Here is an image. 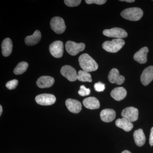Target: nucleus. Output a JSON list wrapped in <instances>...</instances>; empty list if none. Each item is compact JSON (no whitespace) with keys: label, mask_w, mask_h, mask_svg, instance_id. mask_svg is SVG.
<instances>
[{"label":"nucleus","mask_w":153,"mask_h":153,"mask_svg":"<svg viewBox=\"0 0 153 153\" xmlns=\"http://www.w3.org/2000/svg\"><path fill=\"white\" fill-rule=\"evenodd\" d=\"M79 64L84 71L89 72L95 71L98 68V65L90 55L86 53L82 54L79 56Z\"/></svg>","instance_id":"f257e3e1"},{"label":"nucleus","mask_w":153,"mask_h":153,"mask_svg":"<svg viewBox=\"0 0 153 153\" xmlns=\"http://www.w3.org/2000/svg\"><path fill=\"white\" fill-rule=\"evenodd\" d=\"M143 11L137 7L129 8L124 10L121 13V16L124 19L131 21H137L143 17Z\"/></svg>","instance_id":"f03ea898"},{"label":"nucleus","mask_w":153,"mask_h":153,"mask_svg":"<svg viewBox=\"0 0 153 153\" xmlns=\"http://www.w3.org/2000/svg\"><path fill=\"white\" fill-rule=\"evenodd\" d=\"M125 42L122 39H115L111 41H106L102 45V47L107 52L111 53H116L120 50Z\"/></svg>","instance_id":"7ed1b4c3"},{"label":"nucleus","mask_w":153,"mask_h":153,"mask_svg":"<svg viewBox=\"0 0 153 153\" xmlns=\"http://www.w3.org/2000/svg\"><path fill=\"white\" fill-rule=\"evenodd\" d=\"M65 47L68 54L72 56H75L84 50L85 44L82 43H76L72 41H68L66 43Z\"/></svg>","instance_id":"20e7f679"},{"label":"nucleus","mask_w":153,"mask_h":153,"mask_svg":"<svg viewBox=\"0 0 153 153\" xmlns=\"http://www.w3.org/2000/svg\"><path fill=\"white\" fill-rule=\"evenodd\" d=\"M51 29L57 34H62L66 29L65 22L62 18L55 17L52 18L50 22Z\"/></svg>","instance_id":"39448f33"},{"label":"nucleus","mask_w":153,"mask_h":153,"mask_svg":"<svg viewBox=\"0 0 153 153\" xmlns=\"http://www.w3.org/2000/svg\"><path fill=\"white\" fill-rule=\"evenodd\" d=\"M105 36L116 39H122L127 37L128 34L125 30L122 28L114 27L109 30H105L103 31Z\"/></svg>","instance_id":"423d86ee"},{"label":"nucleus","mask_w":153,"mask_h":153,"mask_svg":"<svg viewBox=\"0 0 153 153\" xmlns=\"http://www.w3.org/2000/svg\"><path fill=\"white\" fill-rule=\"evenodd\" d=\"M37 103L42 105H50L54 104L56 100L54 95L49 94H39L36 97Z\"/></svg>","instance_id":"0eeeda50"},{"label":"nucleus","mask_w":153,"mask_h":153,"mask_svg":"<svg viewBox=\"0 0 153 153\" xmlns=\"http://www.w3.org/2000/svg\"><path fill=\"white\" fill-rule=\"evenodd\" d=\"M49 49V52L53 57L60 58L63 55V43L60 41H54L50 44Z\"/></svg>","instance_id":"6e6552de"},{"label":"nucleus","mask_w":153,"mask_h":153,"mask_svg":"<svg viewBox=\"0 0 153 153\" xmlns=\"http://www.w3.org/2000/svg\"><path fill=\"white\" fill-rule=\"evenodd\" d=\"M60 73L71 82L76 81L77 79V73L76 70L69 65L63 66L60 70Z\"/></svg>","instance_id":"1a4fd4ad"},{"label":"nucleus","mask_w":153,"mask_h":153,"mask_svg":"<svg viewBox=\"0 0 153 153\" xmlns=\"http://www.w3.org/2000/svg\"><path fill=\"white\" fill-rule=\"evenodd\" d=\"M138 110L134 107L126 108L122 111L121 116L123 117L132 122L136 121L138 118Z\"/></svg>","instance_id":"9d476101"},{"label":"nucleus","mask_w":153,"mask_h":153,"mask_svg":"<svg viewBox=\"0 0 153 153\" xmlns=\"http://www.w3.org/2000/svg\"><path fill=\"white\" fill-rule=\"evenodd\" d=\"M108 80L111 83H116L117 85H121L124 82V76L120 74L119 71L117 68H112L108 74Z\"/></svg>","instance_id":"9b49d317"},{"label":"nucleus","mask_w":153,"mask_h":153,"mask_svg":"<svg viewBox=\"0 0 153 153\" xmlns=\"http://www.w3.org/2000/svg\"><path fill=\"white\" fill-rule=\"evenodd\" d=\"M153 80V66L145 68L141 75L140 80L144 85L146 86Z\"/></svg>","instance_id":"f8f14e48"},{"label":"nucleus","mask_w":153,"mask_h":153,"mask_svg":"<svg viewBox=\"0 0 153 153\" xmlns=\"http://www.w3.org/2000/svg\"><path fill=\"white\" fill-rule=\"evenodd\" d=\"M66 105L70 112L77 114L82 109V105L80 102L72 99H68L66 101Z\"/></svg>","instance_id":"ddd939ff"},{"label":"nucleus","mask_w":153,"mask_h":153,"mask_svg":"<svg viewBox=\"0 0 153 153\" xmlns=\"http://www.w3.org/2000/svg\"><path fill=\"white\" fill-rule=\"evenodd\" d=\"M55 82V79L52 76H41L37 80L36 84L40 88H46L51 87Z\"/></svg>","instance_id":"4468645a"},{"label":"nucleus","mask_w":153,"mask_h":153,"mask_svg":"<svg viewBox=\"0 0 153 153\" xmlns=\"http://www.w3.org/2000/svg\"><path fill=\"white\" fill-rule=\"evenodd\" d=\"M149 51L148 47H143L134 55V60L140 64L146 63L147 61V54Z\"/></svg>","instance_id":"2eb2a0df"},{"label":"nucleus","mask_w":153,"mask_h":153,"mask_svg":"<svg viewBox=\"0 0 153 153\" xmlns=\"http://www.w3.org/2000/svg\"><path fill=\"white\" fill-rule=\"evenodd\" d=\"M100 116L102 121L105 123L111 122L115 118L116 112L113 109L106 108L102 111Z\"/></svg>","instance_id":"dca6fc26"},{"label":"nucleus","mask_w":153,"mask_h":153,"mask_svg":"<svg viewBox=\"0 0 153 153\" xmlns=\"http://www.w3.org/2000/svg\"><path fill=\"white\" fill-rule=\"evenodd\" d=\"M110 94L115 100L119 101L125 98L127 95V91L123 87H117L112 90Z\"/></svg>","instance_id":"f3484780"},{"label":"nucleus","mask_w":153,"mask_h":153,"mask_svg":"<svg viewBox=\"0 0 153 153\" xmlns=\"http://www.w3.org/2000/svg\"><path fill=\"white\" fill-rule=\"evenodd\" d=\"M115 124L118 127L123 129L126 132L131 131L133 128V125L132 122L123 117L118 119L116 121Z\"/></svg>","instance_id":"a211bd4d"},{"label":"nucleus","mask_w":153,"mask_h":153,"mask_svg":"<svg viewBox=\"0 0 153 153\" xmlns=\"http://www.w3.org/2000/svg\"><path fill=\"white\" fill-rule=\"evenodd\" d=\"M83 104L85 108L91 110L98 109L100 107L98 100L92 97L85 99L83 100Z\"/></svg>","instance_id":"6ab92c4d"},{"label":"nucleus","mask_w":153,"mask_h":153,"mask_svg":"<svg viewBox=\"0 0 153 153\" xmlns=\"http://www.w3.org/2000/svg\"><path fill=\"white\" fill-rule=\"evenodd\" d=\"M41 38V34L39 30H36L32 36H27L25 39V44L27 46H33L38 44Z\"/></svg>","instance_id":"aec40b11"},{"label":"nucleus","mask_w":153,"mask_h":153,"mask_svg":"<svg viewBox=\"0 0 153 153\" xmlns=\"http://www.w3.org/2000/svg\"><path fill=\"white\" fill-rule=\"evenodd\" d=\"M133 136L135 143L137 146L141 147L145 144L146 138L143 129H139L136 130L134 132Z\"/></svg>","instance_id":"412c9836"},{"label":"nucleus","mask_w":153,"mask_h":153,"mask_svg":"<svg viewBox=\"0 0 153 153\" xmlns=\"http://www.w3.org/2000/svg\"><path fill=\"white\" fill-rule=\"evenodd\" d=\"M13 47V42L10 38H6L3 41L1 44L2 53L4 57H8L10 55Z\"/></svg>","instance_id":"4be33fe9"},{"label":"nucleus","mask_w":153,"mask_h":153,"mask_svg":"<svg viewBox=\"0 0 153 153\" xmlns=\"http://www.w3.org/2000/svg\"><path fill=\"white\" fill-rule=\"evenodd\" d=\"M77 79L82 82H92V79L90 73L84 70H79L78 71L77 73Z\"/></svg>","instance_id":"5701e85b"},{"label":"nucleus","mask_w":153,"mask_h":153,"mask_svg":"<svg viewBox=\"0 0 153 153\" xmlns=\"http://www.w3.org/2000/svg\"><path fill=\"white\" fill-rule=\"evenodd\" d=\"M28 66H29V65L27 62H24V61L20 62L14 69V74H16V75L23 74L24 72L27 71Z\"/></svg>","instance_id":"b1692460"},{"label":"nucleus","mask_w":153,"mask_h":153,"mask_svg":"<svg viewBox=\"0 0 153 153\" xmlns=\"http://www.w3.org/2000/svg\"><path fill=\"white\" fill-rule=\"evenodd\" d=\"M78 93L81 96H86L90 94L91 91L89 88H86L84 85H82L80 86V89L78 91Z\"/></svg>","instance_id":"393cba45"},{"label":"nucleus","mask_w":153,"mask_h":153,"mask_svg":"<svg viewBox=\"0 0 153 153\" xmlns=\"http://www.w3.org/2000/svg\"><path fill=\"white\" fill-rule=\"evenodd\" d=\"M80 0H65L64 3L66 6L69 7H76L81 3Z\"/></svg>","instance_id":"a878e982"},{"label":"nucleus","mask_w":153,"mask_h":153,"mask_svg":"<svg viewBox=\"0 0 153 153\" xmlns=\"http://www.w3.org/2000/svg\"><path fill=\"white\" fill-rule=\"evenodd\" d=\"M18 83H19V82H18V80L14 79L7 82L6 86L8 89H10V90H13L16 88L18 85Z\"/></svg>","instance_id":"bb28decb"},{"label":"nucleus","mask_w":153,"mask_h":153,"mask_svg":"<svg viewBox=\"0 0 153 153\" xmlns=\"http://www.w3.org/2000/svg\"><path fill=\"white\" fill-rule=\"evenodd\" d=\"M94 88L97 91L101 92L103 91L105 89V85L104 83L101 82H97L94 85Z\"/></svg>","instance_id":"cd10ccee"},{"label":"nucleus","mask_w":153,"mask_h":153,"mask_svg":"<svg viewBox=\"0 0 153 153\" xmlns=\"http://www.w3.org/2000/svg\"><path fill=\"white\" fill-rule=\"evenodd\" d=\"M106 0H86L85 2L88 4H95L98 5H102L106 2Z\"/></svg>","instance_id":"c85d7f7f"},{"label":"nucleus","mask_w":153,"mask_h":153,"mask_svg":"<svg viewBox=\"0 0 153 153\" xmlns=\"http://www.w3.org/2000/svg\"><path fill=\"white\" fill-rule=\"evenodd\" d=\"M149 143L151 146H153V127L151 128L149 137Z\"/></svg>","instance_id":"c756f323"},{"label":"nucleus","mask_w":153,"mask_h":153,"mask_svg":"<svg viewBox=\"0 0 153 153\" xmlns=\"http://www.w3.org/2000/svg\"><path fill=\"white\" fill-rule=\"evenodd\" d=\"M121 1L127 2L132 3L135 1L134 0H120Z\"/></svg>","instance_id":"7c9ffc66"},{"label":"nucleus","mask_w":153,"mask_h":153,"mask_svg":"<svg viewBox=\"0 0 153 153\" xmlns=\"http://www.w3.org/2000/svg\"><path fill=\"white\" fill-rule=\"evenodd\" d=\"M2 107L1 105H0V115H1L2 114Z\"/></svg>","instance_id":"2f4dec72"},{"label":"nucleus","mask_w":153,"mask_h":153,"mask_svg":"<svg viewBox=\"0 0 153 153\" xmlns=\"http://www.w3.org/2000/svg\"><path fill=\"white\" fill-rule=\"evenodd\" d=\"M121 153H131V152H130L128 150H125L123 152Z\"/></svg>","instance_id":"473e14b6"}]
</instances>
